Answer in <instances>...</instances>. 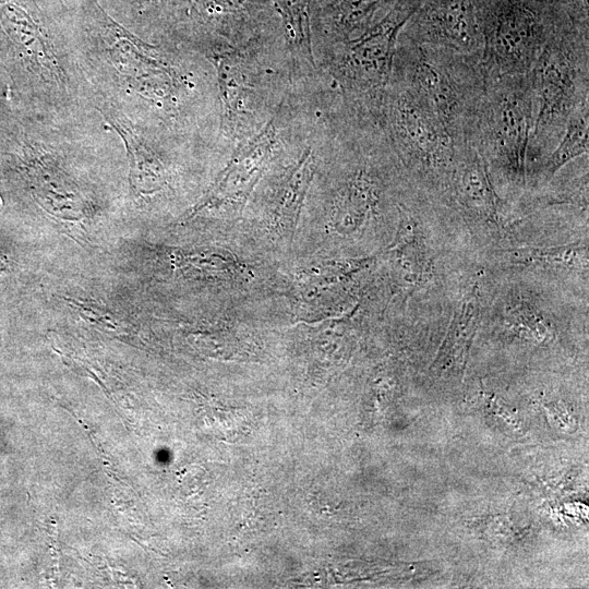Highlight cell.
I'll list each match as a JSON object with an SVG mask.
<instances>
[{
    "label": "cell",
    "instance_id": "277c9868",
    "mask_svg": "<svg viewBox=\"0 0 589 589\" xmlns=\"http://www.w3.org/2000/svg\"><path fill=\"white\" fill-rule=\"evenodd\" d=\"M390 76L407 83L428 101L455 146L466 142L484 88L481 56L419 44L399 34Z\"/></svg>",
    "mask_w": 589,
    "mask_h": 589
},
{
    "label": "cell",
    "instance_id": "8992f818",
    "mask_svg": "<svg viewBox=\"0 0 589 589\" xmlns=\"http://www.w3.org/2000/svg\"><path fill=\"white\" fill-rule=\"evenodd\" d=\"M381 127L401 164L431 188L445 189L453 170L456 146L445 125L407 83L390 76Z\"/></svg>",
    "mask_w": 589,
    "mask_h": 589
},
{
    "label": "cell",
    "instance_id": "3957f363",
    "mask_svg": "<svg viewBox=\"0 0 589 589\" xmlns=\"http://www.w3.org/2000/svg\"><path fill=\"white\" fill-rule=\"evenodd\" d=\"M588 22L564 19L529 72L533 122L527 159L542 161L557 145L569 117L589 101Z\"/></svg>",
    "mask_w": 589,
    "mask_h": 589
},
{
    "label": "cell",
    "instance_id": "9c48e42d",
    "mask_svg": "<svg viewBox=\"0 0 589 589\" xmlns=\"http://www.w3.org/2000/svg\"><path fill=\"white\" fill-rule=\"evenodd\" d=\"M394 0H314L312 47L315 51L357 37L388 10Z\"/></svg>",
    "mask_w": 589,
    "mask_h": 589
},
{
    "label": "cell",
    "instance_id": "7a4b0ae2",
    "mask_svg": "<svg viewBox=\"0 0 589 589\" xmlns=\"http://www.w3.org/2000/svg\"><path fill=\"white\" fill-rule=\"evenodd\" d=\"M424 0H394L357 37L314 52L317 70L337 91L348 117L381 125L397 38Z\"/></svg>",
    "mask_w": 589,
    "mask_h": 589
},
{
    "label": "cell",
    "instance_id": "52a82bcc",
    "mask_svg": "<svg viewBox=\"0 0 589 589\" xmlns=\"http://www.w3.org/2000/svg\"><path fill=\"white\" fill-rule=\"evenodd\" d=\"M567 16L560 0H483L485 74H528L543 46Z\"/></svg>",
    "mask_w": 589,
    "mask_h": 589
},
{
    "label": "cell",
    "instance_id": "7c38bea8",
    "mask_svg": "<svg viewBox=\"0 0 589 589\" xmlns=\"http://www.w3.org/2000/svg\"><path fill=\"white\" fill-rule=\"evenodd\" d=\"M2 100H3V92L0 91V106H1Z\"/></svg>",
    "mask_w": 589,
    "mask_h": 589
},
{
    "label": "cell",
    "instance_id": "30bf717a",
    "mask_svg": "<svg viewBox=\"0 0 589 589\" xmlns=\"http://www.w3.org/2000/svg\"><path fill=\"white\" fill-rule=\"evenodd\" d=\"M283 33L291 52L294 75L312 77L318 73L312 47L314 0H273Z\"/></svg>",
    "mask_w": 589,
    "mask_h": 589
},
{
    "label": "cell",
    "instance_id": "8fae6325",
    "mask_svg": "<svg viewBox=\"0 0 589 589\" xmlns=\"http://www.w3.org/2000/svg\"><path fill=\"white\" fill-rule=\"evenodd\" d=\"M589 101L582 103L569 117L563 136L541 161L540 176L550 181L555 173L575 158L588 154Z\"/></svg>",
    "mask_w": 589,
    "mask_h": 589
},
{
    "label": "cell",
    "instance_id": "5b68a950",
    "mask_svg": "<svg viewBox=\"0 0 589 589\" xmlns=\"http://www.w3.org/2000/svg\"><path fill=\"white\" fill-rule=\"evenodd\" d=\"M533 122L530 74L484 73V88L473 113L466 142L488 166L514 187H525L527 148Z\"/></svg>",
    "mask_w": 589,
    "mask_h": 589
},
{
    "label": "cell",
    "instance_id": "6da1fadb",
    "mask_svg": "<svg viewBox=\"0 0 589 589\" xmlns=\"http://www.w3.org/2000/svg\"><path fill=\"white\" fill-rule=\"evenodd\" d=\"M216 69L220 136L233 152L276 115L294 86L283 31L207 57Z\"/></svg>",
    "mask_w": 589,
    "mask_h": 589
},
{
    "label": "cell",
    "instance_id": "ba28073f",
    "mask_svg": "<svg viewBox=\"0 0 589 589\" xmlns=\"http://www.w3.org/2000/svg\"><path fill=\"white\" fill-rule=\"evenodd\" d=\"M483 0H424L400 34L419 43L482 57Z\"/></svg>",
    "mask_w": 589,
    "mask_h": 589
}]
</instances>
